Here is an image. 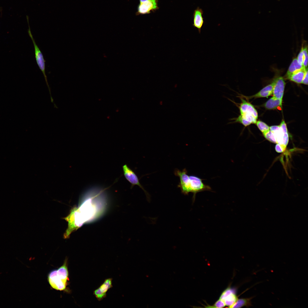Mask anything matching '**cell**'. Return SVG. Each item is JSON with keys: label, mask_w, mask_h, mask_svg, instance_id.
<instances>
[{"label": "cell", "mask_w": 308, "mask_h": 308, "mask_svg": "<svg viewBox=\"0 0 308 308\" xmlns=\"http://www.w3.org/2000/svg\"><path fill=\"white\" fill-rule=\"evenodd\" d=\"M179 179L180 181L178 185V187L180 188L182 193L185 195L188 194L189 193H193V201L197 193L212 190L210 186L204 184L202 181V179L197 176L184 174Z\"/></svg>", "instance_id": "cell-1"}, {"label": "cell", "mask_w": 308, "mask_h": 308, "mask_svg": "<svg viewBox=\"0 0 308 308\" xmlns=\"http://www.w3.org/2000/svg\"><path fill=\"white\" fill-rule=\"evenodd\" d=\"M68 274L66 259L58 269L53 270L49 273L48 276V282L53 289L64 291L66 289L69 280Z\"/></svg>", "instance_id": "cell-2"}, {"label": "cell", "mask_w": 308, "mask_h": 308, "mask_svg": "<svg viewBox=\"0 0 308 308\" xmlns=\"http://www.w3.org/2000/svg\"><path fill=\"white\" fill-rule=\"evenodd\" d=\"M241 102L238 106L240 115L234 119L235 122L239 123L245 127L252 123L256 124L258 117L257 112L251 103L240 97Z\"/></svg>", "instance_id": "cell-3"}, {"label": "cell", "mask_w": 308, "mask_h": 308, "mask_svg": "<svg viewBox=\"0 0 308 308\" xmlns=\"http://www.w3.org/2000/svg\"><path fill=\"white\" fill-rule=\"evenodd\" d=\"M64 218L68 223V228L64 235L65 238H68L71 233L80 228L85 223L76 206L73 208L70 214Z\"/></svg>", "instance_id": "cell-4"}, {"label": "cell", "mask_w": 308, "mask_h": 308, "mask_svg": "<svg viewBox=\"0 0 308 308\" xmlns=\"http://www.w3.org/2000/svg\"><path fill=\"white\" fill-rule=\"evenodd\" d=\"M270 130L273 135L276 143L280 145L285 149L289 142V136L284 121L283 120L279 125L270 126Z\"/></svg>", "instance_id": "cell-5"}, {"label": "cell", "mask_w": 308, "mask_h": 308, "mask_svg": "<svg viewBox=\"0 0 308 308\" xmlns=\"http://www.w3.org/2000/svg\"><path fill=\"white\" fill-rule=\"evenodd\" d=\"M29 29L28 30V34L33 42L35 49V56L37 63L40 70L42 72L44 76L46 84L48 86L50 93L51 94L50 89L47 81V77L45 72V60L44 58L43 54L40 50L32 34L29 24Z\"/></svg>", "instance_id": "cell-6"}, {"label": "cell", "mask_w": 308, "mask_h": 308, "mask_svg": "<svg viewBox=\"0 0 308 308\" xmlns=\"http://www.w3.org/2000/svg\"><path fill=\"white\" fill-rule=\"evenodd\" d=\"M122 169L125 178L131 184V188L135 185L139 186L144 191L147 199L149 201L150 196L149 194L140 184L138 178L135 173L126 164L123 166Z\"/></svg>", "instance_id": "cell-7"}, {"label": "cell", "mask_w": 308, "mask_h": 308, "mask_svg": "<svg viewBox=\"0 0 308 308\" xmlns=\"http://www.w3.org/2000/svg\"><path fill=\"white\" fill-rule=\"evenodd\" d=\"M158 0H147L141 3H139L137 8L136 15L149 14L155 12L159 8Z\"/></svg>", "instance_id": "cell-8"}, {"label": "cell", "mask_w": 308, "mask_h": 308, "mask_svg": "<svg viewBox=\"0 0 308 308\" xmlns=\"http://www.w3.org/2000/svg\"><path fill=\"white\" fill-rule=\"evenodd\" d=\"M112 281V278L106 279L100 286L94 291L93 294L98 301H101L106 297L107 292L113 287Z\"/></svg>", "instance_id": "cell-9"}, {"label": "cell", "mask_w": 308, "mask_h": 308, "mask_svg": "<svg viewBox=\"0 0 308 308\" xmlns=\"http://www.w3.org/2000/svg\"><path fill=\"white\" fill-rule=\"evenodd\" d=\"M274 80L272 94L276 98L282 100L285 84L284 80L281 76L278 77Z\"/></svg>", "instance_id": "cell-10"}, {"label": "cell", "mask_w": 308, "mask_h": 308, "mask_svg": "<svg viewBox=\"0 0 308 308\" xmlns=\"http://www.w3.org/2000/svg\"><path fill=\"white\" fill-rule=\"evenodd\" d=\"M202 14V11L198 7L194 10L193 14V25L198 29L199 33H200L201 29L204 23Z\"/></svg>", "instance_id": "cell-11"}, {"label": "cell", "mask_w": 308, "mask_h": 308, "mask_svg": "<svg viewBox=\"0 0 308 308\" xmlns=\"http://www.w3.org/2000/svg\"><path fill=\"white\" fill-rule=\"evenodd\" d=\"M274 84V79L271 83L264 87L256 94L250 97V98L267 97L270 96L272 94Z\"/></svg>", "instance_id": "cell-12"}, {"label": "cell", "mask_w": 308, "mask_h": 308, "mask_svg": "<svg viewBox=\"0 0 308 308\" xmlns=\"http://www.w3.org/2000/svg\"><path fill=\"white\" fill-rule=\"evenodd\" d=\"M282 100L278 99L273 96L264 104L265 108L268 110L275 109L282 106Z\"/></svg>", "instance_id": "cell-13"}, {"label": "cell", "mask_w": 308, "mask_h": 308, "mask_svg": "<svg viewBox=\"0 0 308 308\" xmlns=\"http://www.w3.org/2000/svg\"><path fill=\"white\" fill-rule=\"evenodd\" d=\"M303 68H305L303 65L299 63L297 58H294L293 59L285 75V78L287 79L292 74Z\"/></svg>", "instance_id": "cell-14"}, {"label": "cell", "mask_w": 308, "mask_h": 308, "mask_svg": "<svg viewBox=\"0 0 308 308\" xmlns=\"http://www.w3.org/2000/svg\"><path fill=\"white\" fill-rule=\"evenodd\" d=\"M254 298L253 296L249 298L238 299L236 302L229 308H241L243 307H249L252 306L251 300Z\"/></svg>", "instance_id": "cell-15"}, {"label": "cell", "mask_w": 308, "mask_h": 308, "mask_svg": "<svg viewBox=\"0 0 308 308\" xmlns=\"http://www.w3.org/2000/svg\"><path fill=\"white\" fill-rule=\"evenodd\" d=\"M307 69V68H303L292 74L287 79L297 84L301 83Z\"/></svg>", "instance_id": "cell-16"}, {"label": "cell", "mask_w": 308, "mask_h": 308, "mask_svg": "<svg viewBox=\"0 0 308 308\" xmlns=\"http://www.w3.org/2000/svg\"><path fill=\"white\" fill-rule=\"evenodd\" d=\"M238 298L236 294V292H233L226 297L223 300L226 306L229 308L237 300Z\"/></svg>", "instance_id": "cell-17"}, {"label": "cell", "mask_w": 308, "mask_h": 308, "mask_svg": "<svg viewBox=\"0 0 308 308\" xmlns=\"http://www.w3.org/2000/svg\"><path fill=\"white\" fill-rule=\"evenodd\" d=\"M256 123L258 128L262 132L263 134L270 130V127L263 121H257Z\"/></svg>", "instance_id": "cell-18"}, {"label": "cell", "mask_w": 308, "mask_h": 308, "mask_svg": "<svg viewBox=\"0 0 308 308\" xmlns=\"http://www.w3.org/2000/svg\"><path fill=\"white\" fill-rule=\"evenodd\" d=\"M303 53V66L304 68H307L308 64V49L307 46L302 47Z\"/></svg>", "instance_id": "cell-19"}, {"label": "cell", "mask_w": 308, "mask_h": 308, "mask_svg": "<svg viewBox=\"0 0 308 308\" xmlns=\"http://www.w3.org/2000/svg\"><path fill=\"white\" fill-rule=\"evenodd\" d=\"M234 292H236L235 289L231 288L230 287H228L222 293L219 299L223 300L228 295Z\"/></svg>", "instance_id": "cell-20"}, {"label": "cell", "mask_w": 308, "mask_h": 308, "mask_svg": "<svg viewBox=\"0 0 308 308\" xmlns=\"http://www.w3.org/2000/svg\"><path fill=\"white\" fill-rule=\"evenodd\" d=\"M226 306L223 300L219 299L217 300L212 306H211L212 308H222Z\"/></svg>", "instance_id": "cell-21"}, {"label": "cell", "mask_w": 308, "mask_h": 308, "mask_svg": "<svg viewBox=\"0 0 308 308\" xmlns=\"http://www.w3.org/2000/svg\"><path fill=\"white\" fill-rule=\"evenodd\" d=\"M297 59L299 63L300 64L303 65V53L302 47L297 56Z\"/></svg>", "instance_id": "cell-22"}, {"label": "cell", "mask_w": 308, "mask_h": 308, "mask_svg": "<svg viewBox=\"0 0 308 308\" xmlns=\"http://www.w3.org/2000/svg\"><path fill=\"white\" fill-rule=\"evenodd\" d=\"M301 83L306 85L308 84V69L306 70Z\"/></svg>", "instance_id": "cell-23"}, {"label": "cell", "mask_w": 308, "mask_h": 308, "mask_svg": "<svg viewBox=\"0 0 308 308\" xmlns=\"http://www.w3.org/2000/svg\"><path fill=\"white\" fill-rule=\"evenodd\" d=\"M275 149L276 151L278 153H281L284 151L285 149L280 145L277 144L275 147Z\"/></svg>", "instance_id": "cell-24"}, {"label": "cell", "mask_w": 308, "mask_h": 308, "mask_svg": "<svg viewBox=\"0 0 308 308\" xmlns=\"http://www.w3.org/2000/svg\"><path fill=\"white\" fill-rule=\"evenodd\" d=\"M140 3H141L146 1L147 0H139Z\"/></svg>", "instance_id": "cell-25"}]
</instances>
